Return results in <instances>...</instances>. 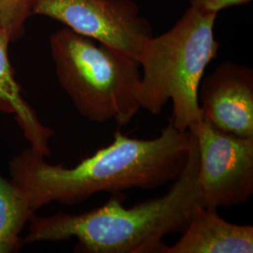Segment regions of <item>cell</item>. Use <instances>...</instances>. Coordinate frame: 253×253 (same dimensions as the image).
Segmentation results:
<instances>
[{"label":"cell","instance_id":"obj_1","mask_svg":"<svg viewBox=\"0 0 253 253\" xmlns=\"http://www.w3.org/2000/svg\"><path fill=\"white\" fill-rule=\"evenodd\" d=\"M194 140L193 132L179 131L170 120L149 140L116 131L110 145L73 167L51 164L29 147L9 161L10 180L35 213L52 202L73 206L99 192L155 190L180 176Z\"/></svg>","mask_w":253,"mask_h":253},{"label":"cell","instance_id":"obj_2","mask_svg":"<svg viewBox=\"0 0 253 253\" xmlns=\"http://www.w3.org/2000/svg\"><path fill=\"white\" fill-rule=\"evenodd\" d=\"M197 139L180 176L163 196L126 208L123 192L111 194L100 208L81 214H36L27 223L24 245L60 242L76 238L75 252L85 253H164L166 235L182 233L198 206H202L197 176Z\"/></svg>","mask_w":253,"mask_h":253},{"label":"cell","instance_id":"obj_3","mask_svg":"<svg viewBox=\"0 0 253 253\" xmlns=\"http://www.w3.org/2000/svg\"><path fill=\"white\" fill-rule=\"evenodd\" d=\"M217 17L190 5L171 29L148 39L136 58L141 67L140 107L156 116L172 100L169 120L179 131L194 133L203 121L199 86L220 46L215 36Z\"/></svg>","mask_w":253,"mask_h":253},{"label":"cell","instance_id":"obj_4","mask_svg":"<svg viewBox=\"0 0 253 253\" xmlns=\"http://www.w3.org/2000/svg\"><path fill=\"white\" fill-rule=\"evenodd\" d=\"M56 78L83 118L128 124L141 109V67L134 57L68 27L49 39Z\"/></svg>","mask_w":253,"mask_h":253},{"label":"cell","instance_id":"obj_5","mask_svg":"<svg viewBox=\"0 0 253 253\" xmlns=\"http://www.w3.org/2000/svg\"><path fill=\"white\" fill-rule=\"evenodd\" d=\"M194 134L199 150L202 206H242L253 194V137L223 132L203 119Z\"/></svg>","mask_w":253,"mask_h":253},{"label":"cell","instance_id":"obj_6","mask_svg":"<svg viewBox=\"0 0 253 253\" xmlns=\"http://www.w3.org/2000/svg\"><path fill=\"white\" fill-rule=\"evenodd\" d=\"M33 14L58 21L135 59L154 36L150 22L133 0H38Z\"/></svg>","mask_w":253,"mask_h":253},{"label":"cell","instance_id":"obj_7","mask_svg":"<svg viewBox=\"0 0 253 253\" xmlns=\"http://www.w3.org/2000/svg\"><path fill=\"white\" fill-rule=\"evenodd\" d=\"M199 105L203 119L217 129L253 137V71L227 60L201 82Z\"/></svg>","mask_w":253,"mask_h":253},{"label":"cell","instance_id":"obj_8","mask_svg":"<svg viewBox=\"0 0 253 253\" xmlns=\"http://www.w3.org/2000/svg\"><path fill=\"white\" fill-rule=\"evenodd\" d=\"M253 225L234 224L217 209L198 206L190 222L173 246L164 253H253Z\"/></svg>","mask_w":253,"mask_h":253},{"label":"cell","instance_id":"obj_9","mask_svg":"<svg viewBox=\"0 0 253 253\" xmlns=\"http://www.w3.org/2000/svg\"><path fill=\"white\" fill-rule=\"evenodd\" d=\"M10 42L7 33L0 27V110L14 117L32 149L49 157V143L54 131L42 123L34 109L22 95V88L9 60Z\"/></svg>","mask_w":253,"mask_h":253},{"label":"cell","instance_id":"obj_10","mask_svg":"<svg viewBox=\"0 0 253 253\" xmlns=\"http://www.w3.org/2000/svg\"><path fill=\"white\" fill-rule=\"evenodd\" d=\"M34 215L24 194L0 173V253L21 250L24 246L22 232Z\"/></svg>","mask_w":253,"mask_h":253},{"label":"cell","instance_id":"obj_11","mask_svg":"<svg viewBox=\"0 0 253 253\" xmlns=\"http://www.w3.org/2000/svg\"><path fill=\"white\" fill-rule=\"evenodd\" d=\"M38 0H0V27L10 42L25 35L26 23L33 16Z\"/></svg>","mask_w":253,"mask_h":253},{"label":"cell","instance_id":"obj_12","mask_svg":"<svg viewBox=\"0 0 253 253\" xmlns=\"http://www.w3.org/2000/svg\"><path fill=\"white\" fill-rule=\"evenodd\" d=\"M251 1L252 0H190V5L218 14L222 9L245 5Z\"/></svg>","mask_w":253,"mask_h":253}]
</instances>
